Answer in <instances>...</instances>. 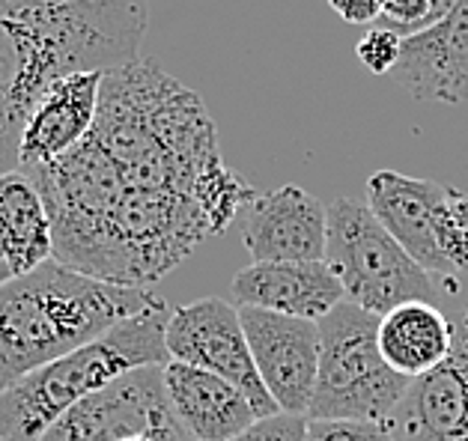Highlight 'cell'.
Masks as SVG:
<instances>
[{"label": "cell", "mask_w": 468, "mask_h": 441, "mask_svg": "<svg viewBox=\"0 0 468 441\" xmlns=\"http://www.w3.org/2000/svg\"><path fill=\"white\" fill-rule=\"evenodd\" d=\"M158 308L165 301L150 289L108 284L57 259L13 278L0 287V394Z\"/></svg>", "instance_id": "cell-3"}, {"label": "cell", "mask_w": 468, "mask_h": 441, "mask_svg": "<svg viewBox=\"0 0 468 441\" xmlns=\"http://www.w3.org/2000/svg\"><path fill=\"white\" fill-rule=\"evenodd\" d=\"M233 441H307V417L302 415H271L254 421Z\"/></svg>", "instance_id": "cell-22"}, {"label": "cell", "mask_w": 468, "mask_h": 441, "mask_svg": "<svg viewBox=\"0 0 468 441\" xmlns=\"http://www.w3.org/2000/svg\"><path fill=\"white\" fill-rule=\"evenodd\" d=\"M397 441H468V331L456 325L451 355L409 382L388 421Z\"/></svg>", "instance_id": "cell-11"}, {"label": "cell", "mask_w": 468, "mask_h": 441, "mask_svg": "<svg viewBox=\"0 0 468 441\" xmlns=\"http://www.w3.org/2000/svg\"><path fill=\"white\" fill-rule=\"evenodd\" d=\"M463 328L468 331V308H465V316H463Z\"/></svg>", "instance_id": "cell-28"}, {"label": "cell", "mask_w": 468, "mask_h": 441, "mask_svg": "<svg viewBox=\"0 0 468 441\" xmlns=\"http://www.w3.org/2000/svg\"><path fill=\"white\" fill-rule=\"evenodd\" d=\"M239 224L254 263H325L328 206L299 185L257 194Z\"/></svg>", "instance_id": "cell-10"}, {"label": "cell", "mask_w": 468, "mask_h": 441, "mask_svg": "<svg viewBox=\"0 0 468 441\" xmlns=\"http://www.w3.org/2000/svg\"><path fill=\"white\" fill-rule=\"evenodd\" d=\"M45 200L54 259L108 284H158L257 197L227 167L203 99L138 60L101 78L72 152L21 171Z\"/></svg>", "instance_id": "cell-1"}, {"label": "cell", "mask_w": 468, "mask_h": 441, "mask_svg": "<svg viewBox=\"0 0 468 441\" xmlns=\"http://www.w3.org/2000/svg\"><path fill=\"white\" fill-rule=\"evenodd\" d=\"M456 4H460V0H430V21H432V25H436V21H441L444 16H448ZM432 25H430V27H432Z\"/></svg>", "instance_id": "cell-25"}, {"label": "cell", "mask_w": 468, "mask_h": 441, "mask_svg": "<svg viewBox=\"0 0 468 441\" xmlns=\"http://www.w3.org/2000/svg\"><path fill=\"white\" fill-rule=\"evenodd\" d=\"M436 245L451 275L468 271V194L456 188H448V197L439 212Z\"/></svg>", "instance_id": "cell-19"}, {"label": "cell", "mask_w": 468, "mask_h": 441, "mask_svg": "<svg viewBox=\"0 0 468 441\" xmlns=\"http://www.w3.org/2000/svg\"><path fill=\"white\" fill-rule=\"evenodd\" d=\"M165 391L191 441H233L260 421L242 391L215 373L167 361Z\"/></svg>", "instance_id": "cell-16"}, {"label": "cell", "mask_w": 468, "mask_h": 441, "mask_svg": "<svg viewBox=\"0 0 468 441\" xmlns=\"http://www.w3.org/2000/svg\"><path fill=\"white\" fill-rule=\"evenodd\" d=\"M456 325L432 301L399 304L379 320V352L406 379H418L451 355Z\"/></svg>", "instance_id": "cell-17"}, {"label": "cell", "mask_w": 468, "mask_h": 441, "mask_svg": "<svg viewBox=\"0 0 468 441\" xmlns=\"http://www.w3.org/2000/svg\"><path fill=\"white\" fill-rule=\"evenodd\" d=\"M236 308H260L319 322L346 301L344 287L325 263H250L233 278Z\"/></svg>", "instance_id": "cell-15"}, {"label": "cell", "mask_w": 468, "mask_h": 441, "mask_svg": "<svg viewBox=\"0 0 468 441\" xmlns=\"http://www.w3.org/2000/svg\"><path fill=\"white\" fill-rule=\"evenodd\" d=\"M170 308L120 322L101 341L51 361L0 394V441H39L75 405L144 367H165Z\"/></svg>", "instance_id": "cell-4"}, {"label": "cell", "mask_w": 468, "mask_h": 441, "mask_svg": "<svg viewBox=\"0 0 468 441\" xmlns=\"http://www.w3.org/2000/svg\"><path fill=\"white\" fill-rule=\"evenodd\" d=\"M325 266L344 287L349 304L385 316L399 304L432 301L436 280L388 233L367 203L337 197L328 206Z\"/></svg>", "instance_id": "cell-6"}, {"label": "cell", "mask_w": 468, "mask_h": 441, "mask_svg": "<svg viewBox=\"0 0 468 441\" xmlns=\"http://www.w3.org/2000/svg\"><path fill=\"white\" fill-rule=\"evenodd\" d=\"M165 349L170 361L215 373L245 394L257 417L281 415L271 394L262 384L250 358L245 325L239 308L224 299H200L170 310L165 328Z\"/></svg>", "instance_id": "cell-7"}, {"label": "cell", "mask_w": 468, "mask_h": 441, "mask_svg": "<svg viewBox=\"0 0 468 441\" xmlns=\"http://www.w3.org/2000/svg\"><path fill=\"white\" fill-rule=\"evenodd\" d=\"M382 18H385V25L379 27L394 30L397 37H412V33H420L432 25L430 0H385Z\"/></svg>", "instance_id": "cell-23"}, {"label": "cell", "mask_w": 468, "mask_h": 441, "mask_svg": "<svg viewBox=\"0 0 468 441\" xmlns=\"http://www.w3.org/2000/svg\"><path fill=\"white\" fill-rule=\"evenodd\" d=\"M391 78L418 101L463 105L468 99V0L432 27L403 37Z\"/></svg>", "instance_id": "cell-13"}, {"label": "cell", "mask_w": 468, "mask_h": 441, "mask_svg": "<svg viewBox=\"0 0 468 441\" xmlns=\"http://www.w3.org/2000/svg\"><path fill=\"white\" fill-rule=\"evenodd\" d=\"M250 358L262 384L283 415L307 417L319 370L316 322L281 316L260 308H239Z\"/></svg>", "instance_id": "cell-9"}, {"label": "cell", "mask_w": 468, "mask_h": 441, "mask_svg": "<svg viewBox=\"0 0 468 441\" xmlns=\"http://www.w3.org/2000/svg\"><path fill=\"white\" fill-rule=\"evenodd\" d=\"M0 259L13 278L54 259V230L45 200L30 179L13 171L0 176Z\"/></svg>", "instance_id": "cell-18"}, {"label": "cell", "mask_w": 468, "mask_h": 441, "mask_svg": "<svg viewBox=\"0 0 468 441\" xmlns=\"http://www.w3.org/2000/svg\"><path fill=\"white\" fill-rule=\"evenodd\" d=\"M399 45H403V37H397L394 30L370 27L358 39L356 54H358V60L367 66L373 75H391L397 60H399Z\"/></svg>", "instance_id": "cell-20"}, {"label": "cell", "mask_w": 468, "mask_h": 441, "mask_svg": "<svg viewBox=\"0 0 468 441\" xmlns=\"http://www.w3.org/2000/svg\"><path fill=\"white\" fill-rule=\"evenodd\" d=\"M444 197H448V185H439L432 179L397 171H376L367 179V209L376 215V221L418 266H424L430 275L444 278L448 289H456L436 245V224Z\"/></svg>", "instance_id": "cell-12"}, {"label": "cell", "mask_w": 468, "mask_h": 441, "mask_svg": "<svg viewBox=\"0 0 468 441\" xmlns=\"http://www.w3.org/2000/svg\"><path fill=\"white\" fill-rule=\"evenodd\" d=\"M382 4L385 0H328V6L349 25H370L382 18Z\"/></svg>", "instance_id": "cell-24"}, {"label": "cell", "mask_w": 468, "mask_h": 441, "mask_svg": "<svg viewBox=\"0 0 468 441\" xmlns=\"http://www.w3.org/2000/svg\"><path fill=\"white\" fill-rule=\"evenodd\" d=\"M146 25L144 0H0V176L18 171L21 131L45 89L138 63Z\"/></svg>", "instance_id": "cell-2"}, {"label": "cell", "mask_w": 468, "mask_h": 441, "mask_svg": "<svg viewBox=\"0 0 468 441\" xmlns=\"http://www.w3.org/2000/svg\"><path fill=\"white\" fill-rule=\"evenodd\" d=\"M120 441H158L155 436H129V438H120Z\"/></svg>", "instance_id": "cell-27"}, {"label": "cell", "mask_w": 468, "mask_h": 441, "mask_svg": "<svg viewBox=\"0 0 468 441\" xmlns=\"http://www.w3.org/2000/svg\"><path fill=\"white\" fill-rule=\"evenodd\" d=\"M101 78L105 75L81 72L60 78L45 89L21 131L18 171L51 164L87 138L96 122Z\"/></svg>", "instance_id": "cell-14"}, {"label": "cell", "mask_w": 468, "mask_h": 441, "mask_svg": "<svg viewBox=\"0 0 468 441\" xmlns=\"http://www.w3.org/2000/svg\"><path fill=\"white\" fill-rule=\"evenodd\" d=\"M9 280H13V271H9V266L4 263V259H0V287L9 284Z\"/></svg>", "instance_id": "cell-26"}, {"label": "cell", "mask_w": 468, "mask_h": 441, "mask_svg": "<svg viewBox=\"0 0 468 441\" xmlns=\"http://www.w3.org/2000/svg\"><path fill=\"white\" fill-rule=\"evenodd\" d=\"M382 316L340 301L316 322L319 370L307 421H391L409 382L385 364L379 352Z\"/></svg>", "instance_id": "cell-5"}, {"label": "cell", "mask_w": 468, "mask_h": 441, "mask_svg": "<svg viewBox=\"0 0 468 441\" xmlns=\"http://www.w3.org/2000/svg\"><path fill=\"white\" fill-rule=\"evenodd\" d=\"M307 441H397V438L385 424L307 421Z\"/></svg>", "instance_id": "cell-21"}, {"label": "cell", "mask_w": 468, "mask_h": 441, "mask_svg": "<svg viewBox=\"0 0 468 441\" xmlns=\"http://www.w3.org/2000/svg\"><path fill=\"white\" fill-rule=\"evenodd\" d=\"M129 436L191 441L167 400L162 367L134 370L108 384L63 415L39 441H120Z\"/></svg>", "instance_id": "cell-8"}]
</instances>
